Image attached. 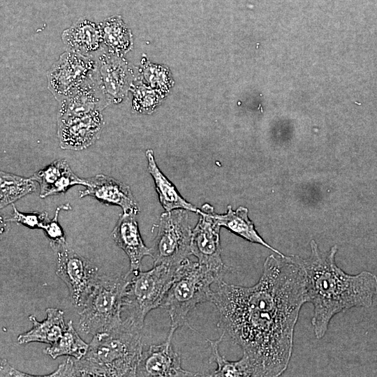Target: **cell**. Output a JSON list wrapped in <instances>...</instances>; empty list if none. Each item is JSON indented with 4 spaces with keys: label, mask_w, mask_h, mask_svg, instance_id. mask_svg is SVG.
<instances>
[{
    "label": "cell",
    "mask_w": 377,
    "mask_h": 377,
    "mask_svg": "<svg viewBox=\"0 0 377 377\" xmlns=\"http://www.w3.org/2000/svg\"><path fill=\"white\" fill-rule=\"evenodd\" d=\"M212 302L217 327L243 351L251 376L276 377L288 368L295 328L307 302L304 270L297 256L271 254L253 286L219 280Z\"/></svg>",
    "instance_id": "6da1fadb"
},
{
    "label": "cell",
    "mask_w": 377,
    "mask_h": 377,
    "mask_svg": "<svg viewBox=\"0 0 377 377\" xmlns=\"http://www.w3.org/2000/svg\"><path fill=\"white\" fill-rule=\"evenodd\" d=\"M311 254L298 257L306 279L307 302L312 304L311 325L316 339L323 338L337 314L355 307H369L377 295V276L368 271L345 272L335 262L337 246L327 252L310 242Z\"/></svg>",
    "instance_id": "7a4b0ae2"
},
{
    "label": "cell",
    "mask_w": 377,
    "mask_h": 377,
    "mask_svg": "<svg viewBox=\"0 0 377 377\" xmlns=\"http://www.w3.org/2000/svg\"><path fill=\"white\" fill-rule=\"evenodd\" d=\"M142 329L124 320L94 335L80 359L68 357L47 376H136L143 350Z\"/></svg>",
    "instance_id": "3957f363"
},
{
    "label": "cell",
    "mask_w": 377,
    "mask_h": 377,
    "mask_svg": "<svg viewBox=\"0 0 377 377\" xmlns=\"http://www.w3.org/2000/svg\"><path fill=\"white\" fill-rule=\"evenodd\" d=\"M217 281L216 275L198 262L187 258L182 263L160 306L170 318L168 339H172L175 332L187 323L189 313L197 305L212 302L211 285Z\"/></svg>",
    "instance_id": "277c9868"
},
{
    "label": "cell",
    "mask_w": 377,
    "mask_h": 377,
    "mask_svg": "<svg viewBox=\"0 0 377 377\" xmlns=\"http://www.w3.org/2000/svg\"><path fill=\"white\" fill-rule=\"evenodd\" d=\"M130 275H99L80 314V328L94 335L109 331L122 321L123 297Z\"/></svg>",
    "instance_id": "5b68a950"
},
{
    "label": "cell",
    "mask_w": 377,
    "mask_h": 377,
    "mask_svg": "<svg viewBox=\"0 0 377 377\" xmlns=\"http://www.w3.org/2000/svg\"><path fill=\"white\" fill-rule=\"evenodd\" d=\"M177 268L157 264L147 272H128L130 279L123 297L122 319L142 329L147 313L161 306Z\"/></svg>",
    "instance_id": "8992f818"
},
{
    "label": "cell",
    "mask_w": 377,
    "mask_h": 377,
    "mask_svg": "<svg viewBox=\"0 0 377 377\" xmlns=\"http://www.w3.org/2000/svg\"><path fill=\"white\" fill-rule=\"evenodd\" d=\"M186 211L177 209L161 214L158 232L150 248L154 265L178 267L191 254L192 230Z\"/></svg>",
    "instance_id": "52a82bcc"
},
{
    "label": "cell",
    "mask_w": 377,
    "mask_h": 377,
    "mask_svg": "<svg viewBox=\"0 0 377 377\" xmlns=\"http://www.w3.org/2000/svg\"><path fill=\"white\" fill-rule=\"evenodd\" d=\"M50 246L56 256V274L66 285L71 300L79 311L98 279V269L66 242Z\"/></svg>",
    "instance_id": "ba28073f"
},
{
    "label": "cell",
    "mask_w": 377,
    "mask_h": 377,
    "mask_svg": "<svg viewBox=\"0 0 377 377\" xmlns=\"http://www.w3.org/2000/svg\"><path fill=\"white\" fill-rule=\"evenodd\" d=\"M97 72L96 57L66 50L48 71L47 88L60 103Z\"/></svg>",
    "instance_id": "9c48e42d"
},
{
    "label": "cell",
    "mask_w": 377,
    "mask_h": 377,
    "mask_svg": "<svg viewBox=\"0 0 377 377\" xmlns=\"http://www.w3.org/2000/svg\"><path fill=\"white\" fill-rule=\"evenodd\" d=\"M198 214L200 218L191 235V254L197 258L200 264L211 270L218 281L223 279L229 268L221 258V226L214 216L212 205L204 204Z\"/></svg>",
    "instance_id": "30bf717a"
},
{
    "label": "cell",
    "mask_w": 377,
    "mask_h": 377,
    "mask_svg": "<svg viewBox=\"0 0 377 377\" xmlns=\"http://www.w3.org/2000/svg\"><path fill=\"white\" fill-rule=\"evenodd\" d=\"M103 126V116L99 110L81 116L57 118L59 146L64 149H84L98 139Z\"/></svg>",
    "instance_id": "8fae6325"
},
{
    "label": "cell",
    "mask_w": 377,
    "mask_h": 377,
    "mask_svg": "<svg viewBox=\"0 0 377 377\" xmlns=\"http://www.w3.org/2000/svg\"><path fill=\"white\" fill-rule=\"evenodd\" d=\"M182 367L181 357L175 350L172 339L166 338L165 342L149 346L142 350L140 359L136 376L165 377V376H198Z\"/></svg>",
    "instance_id": "7c38bea8"
},
{
    "label": "cell",
    "mask_w": 377,
    "mask_h": 377,
    "mask_svg": "<svg viewBox=\"0 0 377 377\" xmlns=\"http://www.w3.org/2000/svg\"><path fill=\"white\" fill-rule=\"evenodd\" d=\"M98 77L111 103L118 104L126 96L133 84V72L123 57L104 49L96 57Z\"/></svg>",
    "instance_id": "4fadbf2b"
},
{
    "label": "cell",
    "mask_w": 377,
    "mask_h": 377,
    "mask_svg": "<svg viewBox=\"0 0 377 377\" xmlns=\"http://www.w3.org/2000/svg\"><path fill=\"white\" fill-rule=\"evenodd\" d=\"M111 103L98 77V73L82 84L59 103L57 118L102 111Z\"/></svg>",
    "instance_id": "5bb4252c"
},
{
    "label": "cell",
    "mask_w": 377,
    "mask_h": 377,
    "mask_svg": "<svg viewBox=\"0 0 377 377\" xmlns=\"http://www.w3.org/2000/svg\"><path fill=\"white\" fill-rule=\"evenodd\" d=\"M86 188L80 197L91 196L106 204L121 207L123 213L140 212V207L128 185L103 174L86 179Z\"/></svg>",
    "instance_id": "9a60e30c"
},
{
    "label": "cell",
    "mask_w": 377,
    "mask_h": 377,
    "mask_svg": "<svg viewBox=\"0 0 377 377\" xmlns=\"http://www.w3.org/2000/svg\"><path fill=\"white\" fill-rule=\"evenodd\" d=\"M136 215L134 213H122L112 231L114 242L129 259L130 274L140 272L143 258L151 256L150 248L146 246L141 237Z\"/></svg>",
    "instance_id": "2e32d148"
},
{
    "label": "cell",
    "mask_w": 377,
    "mask_h": 377,
    "mask_svg": "<svg viewBox=\"0 0 377 377\" xmlns=\"http://www.w3.org/2000/svg\"><path fill=\"white\" fill-rule=\"evenodd\" d=\"M61 40L68 51L96 57L103 50L101 25L82 20L64 30Z\"/></svg>",
    "instance_id": "e0dca14e"
},
{
    "label": "cell",
    "mask_w": 377,
    "mask_h": 377,
    "mask_svg": "<svg viewBox=\"0 0 377 377\" xmlns=\"http://www.w3.org/2000/svg\"><path fill=\"white\" fill-rule=\"evenodd\" d=\"M40 186V197L65 193L73 185L86 186V179L78 177L65 159H58L30 177Z\"/></svg>",
    "instance_id": "ac0fdd59"
},
{
    "label": "cell",
    "mask_w": 377,
    "mask_h": 377,
    "mask_svg": "<svg viewBox=\"0 0 377 377\" xmlns=\"http://www.w3.org/2000/svg\"><path fill=\"white\" fill-rule=\"evenodd\" d=\"M46 318L41 322L33 315L29 316L33 326L29 331L17 337L19 344L40 342L50 345L56 342L65 331L64 312L57 308H47Z\"/></svg>",
    "instance_id": "d6986e66"
},
{
    "label": "cell",
    "mask_w": 377,
    "mask_h": 377,
    "mask_svg": "<svg viewBox=\"0 0 377 377\" xmlns=\"http://www.w3.org/2000/svg\"><path fill=\"white\" fill-rule=\"evenodd\" d=\"M145 156L147 159L148 171L154 181L159 201L165 212L184 209L198 213V209L187 202L180 195L172 183L160 170L155 161L153 150L147 149L145 151Z\"/></svg>",
    "instance_id": "ffe728a7"
},
{
    "label": "cell",
    "mask_w": 377,
    "mask_h": 377,
    "mask_svg": "<svg viewBox=\"0 0 377 377\" xmlns=\"http://www.w3.org/2000/svg\"><path fill=\"white\" fill-rule=\"evenodd\" d=\"M221 227H224L231 232L252 243L260 244L276 254H283L267 244L257 232L252 221L249 218L248 209L239 207L233 210L228 206L227 212L223 214H214Z\"/></svg>",
    "instance_id": "44dd1931"
},
{
    "label": "cell",
    "mask_w": 377,
    "mask_h": 377,
    "mask_svg": "<svg viewBox=\"0 0 377 377\" xmlns=\"http://www.w3.org/2000/svg\"><path fill=\"white\" fill-rule=\"evenodd\" d=\"M103 49L114 55L123 57L133 45L132 34L119 17L108 19L100 24Z\"/></svg>",
    "instance_id": "7402d4cb"
},
{
    "label": "cell",
    "mask_w": 377,
    "mask_h": 377,
    "mask_svg": "<svg viewBox=\"0 0 377 377\" xmlns=\"http://www.w3.org/2000/svg\"><path fill=\"white\" fill-rule=\"evenodd\" d=\"M36 182L12 173L0 172V207L13 203L36 191Z\"/></svg>",
    "instance_id": "603a6c76"
},
{
    "label": "cell",
    "mask_w": 377,
    "mask_h": 377,
    "mask_svg": "<svg viewBox=\"0 0 377 377\" xmlns=\"http://www.w3.org/2000/svg\"><path fill=\"white\" fill-rule=\"evenodd\" d=\"M89 344L84 342L75 330L73 322H68L67 327L59 339L50 347L44 350V353L52 359L66 355L75 359L82 358L87 353Z\"/></svg>",
    "instance_id": "cb8c5ba5"
},
{
    "label": "cell",
    "mask_w": 377,
    "mask_h": 377,
    "mask_svg": "<svg viewBox=\"0 0 377 377\" xmlns=\"http://www.w3.org/2000/svg\"><path fill=\"white\" fill-rule=\"evenodd\" d=\"M225 334L222 332L218 339H207L212 351L209 361L214 362L217 366L215 371L209 376L214 377L251 376L249 367L243 357L237 361H228L220 354L219 346Z\"/></svg>",
    "instance_id": "d4e9b609"
},
{
    "label": "cell",
    "mask_w": 377,
    "mask_h": 377,
    "mask_svg": "<svg viewBox=\"0 0 377 377\" xmlns=\"http://www.w3.org/2000/svg\"><path fill=\"white\" fill-rule=\"evenodd\" d=\"M131 90L133 91L132 108L140 114H151L160 104L163 96L145 82L133 83Z\"/></svg>",
    "instance_id": "484cf974"
},
{
    "label": "cell",
    "mask_w": 377,
    "mask_h": 377,
    "mask_svg": "<svg viewBox=\"0 0 377 377\" xmlns=\"http://www.w3.org/2000/svg\"><path fill=\"white\" fill-rule=\"evenodd\" d=\"M144 82L163 95L165 93L168 77L165 68L149 62L142 64L140 70Z\"/></svg>",
    "instance_id": "4316f807"
},
{
    "label": "cell",
    "mask_w": 377,
    "mask_h": 377,
    "mask_svg": "<svg viewBox=\"0 0 377 377\" xmlns=\"http://www.w3.org/2000/svg\"><path fill=\"white\" fill-rule=\"evenodd\" d=\"M13 209V214L6 221L15 222L31 229H43L45 223L50 220L46 212L22 213L19 212L14 206Z\"/></svg>",
    "instance_id": "83f0119b"
},
{
    "label": "cell",
    "mask_w": 377,
    "mask_h": 377,
    "mask_svg": "<svg viewBox=\"0 0 377 377\" xmlns=\"http://www.w3.org/2000/svg\"><path fill=\"white\" fill-rule=\"evenodd\" d=\"M71 209V207L68 203L58 207L55 211L54 218L50 219L43 228L50 245L66 242L64 232L59 223L58 216L61 209L68 210Z\"/></svg>",
    "instance_id": "f1b7e54d"
},
{
    "label": "cell",
    "mask_w": 377,
    "mask_h": 377,
    "mask_svg": "<svg viewBox=\"0 0 377 377\" xmlns=\"http://www.w3.org/2000/svg\"><path fill=\"white\" fill-rule=\"evenodd\" d=\"M0 374L1 376H37L22 372L13 368L8 364L6 360L3 358L1 359Z\"/></svg>",
    "instance_id": "f546056e"
}]
</instances>
